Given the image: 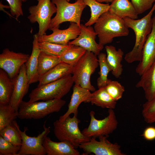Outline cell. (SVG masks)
I'll return each mask as SVG.
<instances>
[{
	"label": "cell",
	"instance_id": "30bf717a",
	"mask_svg": "<svg viewBox=\"0 0 155 155\" xmlns=\"http://www.w3.org/2000/svg\"><path fill=\"white\" fill-rule=\"evenodd\" d=\"M45 121L43 125L44 130L36 137L27 135L26 132L28 130L25 127L23 131H21L16 120L13 123L16 126L22 137V142L20 149L17 155H45L46 154L43 145L44 139L50 132V127L46 126Z\"/></svg>",
	"mask_w": 155,
	"mask_h": 155
},
{
	"label": "cell",
	"instance_id": "5b68a950",
	"mask_svg": "<svg viewBox=\"0 0 155 155\" xmlns=\"http://www.w3.org/2000/svg\"><path fill=\"white\" fill-rule=\"evenodd\" d=\"M77 117L73 116L71 117L69 115L63 121L57 120L53 124L56 138L60 141L67 142L75 149L90 139L84 136L80 131L78 127L80 121Z\"/></svg>",
	"mask_w": 155,
	"mask_h": 155
},
{
	"label": "cell",
	"instance_id": "44dd1931",
	"mask_svg": "<svg viewBox=\"0 0 155 155\" xmlns=\"http://www.w3.org/2000/svg\"><path fill=\"white\" fill-rule=\"evenodd\" d=\"M141 76L135 86L142 88L146 99L151 100L155 97V61Z\"/></svg>",
	"mask_w": 155,
	"mask_h": 155
},
{
	"label": "cell",
	"instance_id": "4fadbf2b",
	"mask_svg": "<svg viewBox=\"0 0 155 155\" xmlns=\"http://www.w3.org/2000/svg\"><path fill=\"white\" fill-rule=\"evenodd\" d=\"M80 32L78 37L68 44L80 46L86 51L93 52L98 55L104 46L97 43L95 40L97 34L91 26H86L83 24L80 26Z\"/></svg>",
	"mask_w": 155,
	"mask_h": 155
},
{
	"label": "cell",
	"instance_id": "83f0119b",
	"mask_svg": "<svg viewBox=\"0 0 155 155\" xmlns=\"http://www.w3.org/2000/svg\"><path fill=\"white\" fill-rule=\"evenodd\" d=\"M86 51L76 45H71L63 54L60 57L61 62L74 66L85 53Z\"/></svg>",
	"mask_w": 155,
	"mask_h": 155
},
{
	"label": "cell",
	"instance_id": "4316f807",
	"mask_svg": "<svg viewBox=\"0 0 155 155\" xmlns=\"http://www.w3.org/2000/svg\"><path fill=\"white\" fill-rule=\"evenodd\" d=\"M61 62L60 57L40 51L38 59V71L42 75Z\"/></svg>",
	"mask_w": 155,
	"mask_h": 155
},
{
	"label": "cell",
	"instance_id": "9a60e30c",
	"mask_svg": "<svg viewBox=\"0 0 155 155\" xmlns=\"http://www.w3.org/2000/svg\"><path fill=\"white\" fill-rule=\"evenodd\" d=\"M14 86L9 104L17 112L23 99L28 92L30 84L27 76L25 64L21 67L17 75L13 79Z\"/></svg>",
	"mask_w": 155,
	"mask_h": 155
},
{
	"label": "cell",
	"instance_id": "2e32d148",
	"mask_svg": "<svg viewBox=\"0 0 155 155\" xmlns=\"http://www.w3.org/2000/svg\"><path fill=\"white\" fill-rule=\"evenodd\" d=\"M152 30L144 45L142 60L135 69L136 73L141 76L155 61V15L152 18Z\"/></svg>",
	"mask_w": 155,
	"mask_h": 155
},
{
	"label": "cell",
	"instance_id": "277c9868",
	"mask_svg": "<svg viewBox=\"0 0 155 155\" xmlns=\"http://www.w3.org/2000/svg\"><path fill=\"white\" fill-rule=\"evenodd\" d=\"M66 101L62 99L29 102L22 101L19 105L18 118L21 119H40L59 112Z\"/></svg>",
	"mask_w": 155,
	"mask_h": 155
},
{
	"label": "cell",
	"instance_id": "4dcf8cb0",
	"mask_svg": "<svg viewBox=\"0 0 155 155\" xmlns=\"http://www.w3.org/2000/svg\"><path fill=\"white\" fill-rule=\"evenodd\" d=\"M106 55L103 53H100L98 55V62L100 67L98 72L99 77L97 81L98 88L104 87L107 85L108 79V75L111 70L108 65L106 61Z\"/></svg>",
	"mask_w": 155,
	"mask_h": 155
},
{
	"label": "cell",
	"instance_id": "8fae6325",
	"mask_svg": "<svg viewBox=\"0 0 155 155\" xmlns=\"http://www.w3.org/2000/svg\"><path fill=\"white\" fill-rule=\"evenodd\" d=\"M107 137L100 136L98 137H92L89 141L80 144L79 147L86 155L93 153L96 155H125L121 150L120 146L117 143L113 144L107 139Z\"/></svg>",
	"mask_w": 155,
	"mask_h": 155
},
{
	"label": "cell",
	"instance_id": "d6986e66",
	"mask_svg": "<svg viewBox=\"0 0 155 155\" xmlns=\"http://www.w3.org/2000/svg\"><path fill=\"white\" fill-rule=\"evenodd\" d=\"M43 145L47 155H80L79 151L66 141L56 142L45 137Z\"/></svg>",
	"mask_w": 155,
	"mask_h": 155
},
{
	"label": "cell",
	"instance_id": "ba28073f",
	"mask_svg": "<svg viewBox=\"0 0 155 155\" xmlns=\"http://www.w3.org/2000/svg\"><path fill=\"white\" fill-rule=\"evenodd\" d=\"M37 5L28 8L30 15L28 18L32 23L37 22L39 25V36L46 34L49 29L51 17L57 11L55 5L51 0H37Z\"/></svg>",
	"mask_w": 155,
	"mask_h": 155
},
{
	"label": "cell",
	"instance_id": "d4e9b609",
	"mask_svg": "<svg viewBox=\"0 0 155 155\" xmlns=\"http://www.w3.org/2000/svg\"><path fill=\"white\" fill-rule=\"evenodd\" d=\"M14 86L13 79L7 73L0 69V105L9 104Z\"/></svg>",
	"mask_w": 155,
	"mask_h": 155
},
{
	"label": "cell",
	"instance_id": "1f68e13d",
	"mask_svg": "<svg viewBox=\"0 0 155 155\" xmlns=\"http://www.w3.org/2000/svg\"><path fill=\"white\" fill-rule=\"evenodd\" d=\"M0 136L14 145L21 146V136L17 127L13 122L0 130Z\"/></svg>",
	"mask_w": 155,
	"mask_h": 155
},
{
	"label": "cell",
	"instance_id": "d6a6232c",
	"mask_svg": "<svg viewBox=\"0 0 155 155\" xmlns=\"http://www.w3.org/2000/svg\"><path fill=\"white\" fill-rule=\"evenodd\" d=\"M104 87L111 96L116 101L122 98L125 91L124 87L118 82L109 79Z\"/></svg>",
	"mask_w": 155,
	"mask_h": 155
},
{
	"label": "cell",
	"instance_id": "f35d334b",
	"mask_svg": "<svg viewBox=\"0 0 155 155\" xmlns=\"http://www.w3.org/2000/svg\"><path fill=\"white\" fill-rule=\"evenodd\" d=\"M98 2L102 3V2H105L108 3L109 2H111L114 0H96Z\"/></svg>",
	"mask_w": 155,
	"mask_h": 155
},
{
	"label": "cell",
	"instance_id": "3957f363",
	"mask_svg": "<svg viewBox=\"0 0 155 155\" xmlns=\"http://www.w3.org/2000/svg\"><path fill=\"white\" fill-rule=\"evenodd\" d=\"M71 74L57 80L37 86L30 94L31 103L40 100L46 101L61 99L70 90L74 83Z\"/></svg>",
	"mask_w": 155,
	"mask_h": 155
},
{
	"label": "cell",
	"instance_id": "cb8c5ba5",
	"mask_svg": "<svg viewBox=\"0 0 155 155\" xmlns=\"http://www.w3.org/2000/svg\"><path fill=\"white\" fill-rule=\"evenodd\" d=\"M90 102L102 108L113 109L115 108L117 104V101L111 96L105 87L98 88L91 93L87 103Z\"/></svg>",
	"mask_w": 155,
	"mask_h": 155
},
{
	"label": "cell",
	"instance_id": "b9f144b4",
	"mask_svg": "<svg viewBox=\"0 0 155 155\" xmlns=\"http://www.w3.org/2000/svg\"><path fill=\"white\" fill-rule=\"evenodd\" d=\"M75 0V1H76L77 0Z\"/></svg>",
	"mask_w": 155,
	"mask_h": 155
},
{
	"label": "cell",
	"instance_id": "52a82bcc",
	"mask_svg": "<svg viewBox=\"0 0 155 155\" xmlns=\"http://www.w3.org/2000/svg\"><path fill=\"white\" fill-rule=\"evenodd\" d=\"M97 55L86 51L85 53L73 66L72 77L75 84L94 92L96 90L92 85L90 78L99 65Z\"/></svg>",
	"mask_w": 155,
	"mask_h": 155
},
{
	"label": "cell",
	"instance_id": "e575fe53",
	"mask_svg": "<svg viewBox=\"0 0 155 155\" xmlns=\"http://www.w3.org/2000/svg\"><path fill=\"white\" fill-rule=\"evenodd\" d=\"M142 115L147 123L155 116V97L144 103L142 106Z\"/></svg>",
	"mask_w": 155,
	"mask_h": 155
},
{
	"label": "cell",
	"instance_id": "836d02e7",
	"mask_svg": "<svg viewBox=\"0 0 155 155\" xmlns=\"http://www.w3.org/2000/svg\"><path fill=\"white\" fill-rule=\"evenodd\" d=\"M20 146L13 145L0 136V155H17Z\"/></svg>",
	"mask_w": 155,
	"mask_h": 155
},
{
	"label": "cell",
	"instance_id": "6da1fadb",
	"mask_svg": "<svg viewBox=\"0 0 155 155\" xmlns=\"http://www.w3.org/2000/svg\"><path fill=\"white\" fill-rule=\"evenodd\" d=\"M155 11V3L148 13L140 19L135 20L128 17L123 19L127 27L134 31L135 36L133 49L125 56V60L128 63L142 61L143 47L152 30V16Z\"/></svg>",
	"mask_w": 155,
	"mask_h": 155
},
{
	"label": "cell",
	"instance_id": "603a6c76",
	"mask_svg": "<svg viewBox=\"0 0 155 155\" xmlns=\"http://www.w3.org/2000/svg\"><path fill=\"white\" fill-rule=\"evenodd\" d=\"M111 3L108 11L119 17L135 20L138 18V14L129 0H114Z\"/></svg>",
	"mask_w": 155,
	"mask_h": 155
},
{
	"label": "cell",
	"instance_id": "ac0fdd59",
	"mask_svg": "<svg viewBox=\"0 0 155 155\" xmlns=\"http://www.w3.org/2000/svg\"><path fill=\"white\" fill-rule=\"evenodd\" d=\"M38 33L33 36L32 49L31 54L25 63L26 72L29 84L38 82L39 75L38 73V59L40 51L38 43Z\"/></svg>",
	"mask_w": 155,
	"mask_h": 155
},
{
	"label": "cell",
	"instance_id": "74e56055",
	"mask_svg": "<svg viewBox=\"0 0 155 155\" xmlns=\"http://www.w3.org/2000/svg\"><path fill=\"white\" fill-rule=\"evenodd\" d=\"M142 135L147 140L152 141L155 139V127H148L144 130Z\"/></svg>",
	"mask_w": 155,
	"mask_h": 155
},
{
	"label": "cell",
	"instance_id": "9c48e42d",
	"mask_svg": "<svg viewBox=\"0 0 155 155\" xmlns=\"http://www.w3.org/2000/svg\"><path fill=\"white\" fill-rule=\"evenodd\" d=\"M108 115L104 119L98 120L94 117V111L90 113V121L88 127L84 129L82 132L88 137L96 138L100 136L108 137L117 128L118 122L115 113L113 109H108Z\"/></svg>",
	"mask_w": 155,
	"mask_h": 155
},
{
	"label": "cell",
	"instance_id": "8992f818",
	"mask_svg": "<svg viewBox=\"0 0 155 155\" xmlns=\"http://www.w3.org/2000/svg\"><path fill=\"white\" fill-rule=\"evenodd\" d=\"M70 0H52L57 8L55 16L51 19L50 27L59 28L63 22H74L80 26L82 11L86 6L83 0H77L73 3H69Z\"/></svg>",
	"mask_w": 155,
	"mask_h": 155
},
{
	"label": "cell",
	"instance_id": "7402d4cb",
	"mask_svg": "<svg viewBox=\"0 0 155 155\" xmlns=\"http://www.w3.org/2000/svg\"><path fill=\"white\" fill-rule=\"evenodd\" d=\"M105 49L107 53L106 61L110 67L112 74L116 78H118L122 75L123 65L121 62L124 53L121 49L118 50L112 45H106Z\"/></svg>",
	"mask_w": 155,
	"mask_h": 155
},
{
	"label": "cell",
	"instance_id": "f546056e",
	"mask_svg": "<svg viewBox=\"0 0 155 155\" xmlns=\"http://www.w3.org/2000/svg\"><path fill=\"white\" fill-rule=\"evenodd\" d=\"M18 118V112L9 104L0 105V130Z\"/></svg>",
	"mask_w": 155,
	"mask_h": 155
},
{
	"label": "cell",
	"instance_id": "484cf974",
	"mask_svg": "<svg viewBox=\"0 0 155 155\" xmlns=\"http://www.w3.org/2000/svg\"><path fill=\"white\" fill-rule=\"evenodd\" d=\"M90 9L91 16L89 20L85 23L86 26H91L96 22L99 17L104 13L109 10V3H102L96 0H83Z\"/></svg>",
	"mask_w": 155,
	"mask_h": 155
},
{
	"label": "cell",
	"instance_id": "7a4b0ae2",
	"mask_svg": "<svg viewBox=\"0 0 155 155\" xmlns=\"http://www.w3.org/2000/svg\"><path fill=\"white\" fill-rule=\"evenodd\" d=\"M94 24L98 43L103 46L111 43L115 38L127 36L129 33L123 19L109 11L102 14Z\"/></svg>",
	"mask_w": 155,
	"mask_h": 155
},
{
	"label": "cell",
	"instance_id": "60d3db41",
	"mask_svg": "<svg viewBox=\"0 0 155 155\" xmlns=\"http://www.w3.org/2000/svg\"><path fill=\"white\" fill-rule=\"evenodd\" d=\"M28 0H22L23 2H25L27 1Z\"/></svg>",
	"mask_w": 155,
	"mask_h": 155
},
{
	"label": "cell",
	"instance_id": "5bb4252c",
	"mask_svg": "<svg viewBox=\"0 0 155 155\" xmlns=\"http://www.w3.org/2000/svg\"><path fill=\"white\" fill-rule=\"evenodd\" d=\"M69 27L61 30L59 28H51L49 29L53 33L49 35L45 34L38 36V42H46L61 44H67L70 40L75 39L80 32V26L74 22H71Z\"/></svg>",
	"mask_w": 155,
	"mask_h": 155
},
{
	"label": "cell",
	"instance_id": "ffe728a7",
	"mask_svg": "<svg viewBox=\"0 0 155 155\" xmlns=\"http://www.w3.org/2000/svg\"><path fill=\"white\" fill-rule=\"evenodd\" d=\"M73 66L61 62L42 75L39 76L37 86L59 80L72 74Z\"/></svg>",
	"mask_w": 155,
	"mask_h": 155
},
{
	"label": "cell",
	"instance_id": "ab89813d",
	"mask_svg": "<svg viewBox=\"0 0 155 155\" xmlns=\"http://www.w3.org/2000/svg\"><path fill=\"white\" fill-rule=\"evenodd\" d=\"M155 122V116L150 119L148 123H151Z\"/></svg>",
	"mask_w": 155,
	"mask_h": 155
},
{
	"label": "cell",
	"instance_id": "f1b7e54d",
	"mask_svg": "<svg viewBox=\"0 0 155 155\" xmlns=\"http://www.w3.org/2000/svg\"><path fill=\"white\" fill-rule=\"evenodd\" d=\"M41 51L51 55L60 57L71 46V44H61L49 42H38Z\"/></svg>",
	"mask_w": 155,
	"mask_h": 155
},
{
	"label": "cell",
	"instance_id": "e0dca14e",
	"mask_svg": "<svg viewBox=\"0 0 155 155\" xmlns=\"http://www.w3.org/2000/svg\"><path fill=\"white\" fill-rule=\"evenodd\" d=\"M73 89V92L68 105V110L64 115L59 117V120L60 121H63L72 113L73 114V116L77 117L79 106L83 102L87 103L91 95V93L90 90L79 85L75 84Z\"/></svg>",
	"mask_w": 155,
	"mask_h": 155
},
{
	"label": "cell",
	"instance_id": "7c38bea8",
	"mask_svg": "<svg viewBox=\"0 0 155 155\" xmlns=\"http://www.w3.org/2000/svg\"><path fill=\"white\" fill-rule=\"evenodd\" d=\"M30 55L21 53L4 49L0 55V67L12 79L19 73L23 65L27 61Z\"/></svg>",
	"mask_w": 155,
	"mask_h": 155
},
{
	"label": "cell",
	"instance_id": "8d00e7d4",
	"mask_svg": "<svg viewBox=\"0 0 155 155\" xmlns=\"http://www.w3.org/2000/svg\"><path fill=\"white\" fill-rule=\"evenodd\" d=\"M8 2L10 7L11 15L15 16L16 20L18 21V18L23 15L22 7V0H6Z\"/></svg>",
	"mask_w": 155,
	"mask_h": 155
},
{
	"label": "cell",
	"instance_id": "d590c367",
	"mask_svg": "<svg viewBox=\"0 0 155 155\" xmlns=\"http://www.w3.org/2000/svg\"><path fill=\"white\" fill-rule=\"evenodd\" d=\"M137 13L139 15L152 8L155 0H131Z\"/></svg>",
	"mask_w": 155,
	"mask_h": 155
}]
</instances>
